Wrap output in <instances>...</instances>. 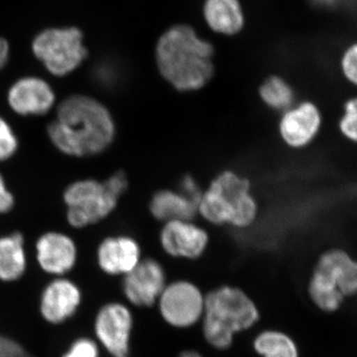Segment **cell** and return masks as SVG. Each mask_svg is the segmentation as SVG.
I'll use <instances>...</instances> for the list:
<instances>
[{
    "instance_id": "cell-1",
    "label": "cell",
    "mask_w": 357,
    "mask_h": 357,
    "mask_svg": "<svg viewBox=\"0 0 357 357\" xmlns=\"http://www.w3.org/2000/svg\"><path fill=\"white\" fill-rule=\"evenodd\" d=\"M49 139L59 151L72 157L95 156L112 146L116 124L100 100L84 95L70 96L57 107L48 126Z\"/></svg>"
},
{
    "instance_id": "cell-2",
    "label": "cell",
    "mask_w": 357,
    "mask_h": 357,
    "mask_svg": "<svg viewBox=\"0 0 357 357\" xmlns=\"http://www.w3.org/2000/svg\"><path fill=\"white\" fill-rule=\"evenodd\" d=\"M215 49L189 25L169 28L157 42L155 60L161 77L178 93L198 91L215 76Z\"/></svg>"
},
{
    "instance_id": "cell-3",
    "label": "cell",
    "mask_w": 357,
    "mask_h": 357,
    "mask_svg": "<svg viewBox=\"0 0 357 357\" xmlns=\"http://www.w3.org/2000/svg\"><path fill=\"white\" fill-rule=\"evenodd\" d=\"M259 204L248 178L234 170L218 173L204 190L198 215L217 227L245 229L255 225Z\"/></svg>"
},
{
    "instance_id": "cell-4",
    "label": "cell",
    "mask_w": 357,
    "mask_h": 357,
    "mask_svg": "<svg viewBox=\"0 0 357 357\" xmlns=\"http://www.w3.org/2000/svg\"><path fill=\"white\" fill-rule=\"evenodd\" d=\"M204 335L218 349H229L236 333L251 328L259 319L253 301L241 289L223 286L204 299Z\"/></svg>"
},
{
    "instance_id": "cell-5",
    "label": "cell",
    "mask_w": 357,
    "mask_h": 357,
    "mask_svg": "<svg viewBox=\"0 0 357 357\" xmlns=\"http://www.w3.org/2000/svg\"><path fill=\"white\" fill-rule=\"evenodd\" d=\"M128 175L117 171L105 181L86 178L65 190L67 220L75 229H84L109 217L128 189Z\"/></svg>"
},
{
    "instance_id": "cell-6",
    "label": "cell",
    "mask_w": 357,
    "mask_h": 357,
    "mask_svg": "<svg viewBox=\"0 0 357 357\" xmlns=\"http://www.w3.org/2000/svg\"><path fill=\"white\" fill-rule=\"evenodd\" d=\"M357 294V260L344 248L321 253L309 282L314 304L326 312L337 311L345 298Z\"/></svg>"
},
{
    "instance_id": "cell-7",
    "label": "cell",
    "mask_w": 357,
    "mask_h": 357,
    "mask_svg": "<svg viewBox=\"0 0 357 357\" xmlns=\"http://www.w3.org/2000/svg\"><path fill=\"white\" fill-rule=\"evenodd\" d=\"M35 57L55 77L76 70L86 56L83 32L76 27L49 28L40 32L32 44Z\"/></svg>"
},
{
    "instance_id": "cell-8",
    "label": "cell",
    "mask_w": 357,
    "mask_h": 357,
    "mask_svg": "<svg viewBox=\"0 0 357 357\" xmlns=\"http://www.w3.org/2000/svg\"><path fill=\"white\" fill-rule=\"evenodd\" d=\"M134 328L130 307L121 301L105 303L93 319V337L109 357H128Z\"/></svg>"
},
{
    "instance_id": "cell-9",
    "label": "cell",
    "mask_w": 357,
    "mask_h": 357,
    "mask_svg": "<svg viewBox=\"0 0 357 357\" xmlns=\"http://www.w3.org/2000/svg\"><path fill=\"white\" fill-rule=\"evenodd\" d=\"M323 123V112L319 105L312 100H302L282 112L279 136L291 149H305L318 138Z\"/></svg>"
},
{
    "instance_id": "cell-10",
    "label": "cell",
    "mask_w": 357,
    "mask_h": 357,
    "mask_svg": "<svg viewBox=\"0 0 357 357\" xmlns=\"http://www.w3.org/2000/svg\"><path fill=\"white\" fill-rule=\"evenodd\" d=\"M159 307L169 325L189 328L203 317L204 298L191 282L177 281L164 289L159 297Z\"/></svg>"
},
{
    "instance_id": "cell-11",
    "label": "cell",
    "mask_w": 357,
    "mask_h": 357,
    "mask_svg": "<svg viewBox=\"0 0 357 357\" xmlns=\"http://www.w3.org/2000/svg\"><path fill=\"white\" fill-rule=\"evenodd\" d=\"M82 301L83 293L76 282L69 276L53 277L40 294V314L50 325H63L77 314Z\"/></svg>"
},
{
    "instance_id": "cell-12",
    "label": "cell",
    "mask_w": 357,
    "mask_h": 357,
    "mask_svg": "<svg viewBox=\"0 0 357 357\" xmlns=\"http://www.w3.org/2000/svg\"><path fill=\"white\" fill-rule=\"evenodd\" d=\"M165 287V270L153 258L141 259L132 271L122 277L121 282L122 296L134 307H151Z\"/></svg>"
},
{
    "instance_id": "cell-13",
    "label": "cell",
    "mask_w": 357,
    "mask_h": 357,
    "mask_svg": "<svg viewBox=\"0 0 357 357\" xmlns=\"http://www.w3.org/2000/svg\"><path fill=\"white\" fill-rule=\"evenodd\" d=\"M79 248L72 237L62 232L42 234L34 245V259L39 269L49 277L68 276L76 268Z\"/></svg>"
},
{
    "instance_id": "cell-14",
    "label": "cell",
    "mask_w": 357,
    "mask_h": 357,
    "mask_svg": "<svg viewBox=\"0 0 357 357\" xmlns=\"http://www.w3.org/2000/svg\"><path fill=\"white\" fill-rule=\"evenodd\" d=\"M159 241L167 255L174 258L198 259L210 243L208 231L192 220L164 222Z\"/></svg>"
},
{
    "instance_id": "cell-15",
    "label": "cell",
    "mask_w": 357,
    "mask_h": 357,
    "mask_svg": "<svg viewBox=\"0 0 357 357\" xmlns=\"http://www.w3.org/2000/svg\"><path fill=\"white\" fill-rule=\"evenodd\" d=\"M140 244L129 236H109L98 244L96 263L105 276L123 277L141 261Z\"/></svg>"
},
{
    "instance_id": "cell-16",
    "label": "cell",
    "mask_w": 357,
    "mask_h": 357,
    "mask_svg": "<svg viewBox=\"0 0 357 357\" xmlns=\"http://www.w3.org/2000/svg\"><path fill=\"white\" fill-rule=\"evenodd\" d=\"M7 100L15 114L43 115L53 109L56 96L50 84L41 77H24L10 86Z\"/></svg>"
},
{
    "instance_id": "cell-17",
    "label": "cell",
    "mask_w": 357,
    "mask_h": 357,
    "mask_svg": "<svg viewBox=\"0 0 357 357\" xmlns=\"http://www.w3.org/2000/svg\"><path fill=\"white\" fill-rule=\"evenodd\" d=\"M149 211L155 220L161 222L178 220H194L198 206L178 190L162 189L152 195Z\"/></svg>"
},
{
    "instance_id": "cell-18",
    "label": "cell",
    "mask_w": 357,
    "mask_h": 357,
    "mask_svg": "<svg viewBox=\"0 0 357 357\" xmlns=\"http://www.w3.org/2000/svg\"><path fill=\"white\" fill-rule=\"evenodd\" d=\"M28 264L24 236L20 232L0 236V282L20 281L27 272Z\"/></svg>"
},
{
    "instance_id": "cell-19",
    "label": "cell",
    "mask_w": 357,
    "mask_h": 357,
    "mask_svg": "<svg viewBox=\"0 0 357 357\" xmlns=\"http://www.w3.org/2000/svg\"><path fill=\"white\" fill-rule=\"evenodd\" d=\"M204 17L213 31L236 35L244 26V14L239 0H206Z\"/></svg>"
},
{
    "instance_id": "cell-20",
    "label": "cell",
    "mask_w": 357,
    "mask_h": 357,
    "mask_svg": "<svg viewBox=\"0 0 357 357\" xmlns=\"http://www.w3.org/2000/svg\"><path fill=\"white\" fill-rule=\"evenodd\" d=\"M258 96L265 107L273 112H285L297 102L295 89L284 77L273 75L260 84Z\"/></svg>"
},
{
    "instance_id": "cell-21",
    "label": "cell",
    "mask_w": 357,
    "mask_h": 357,
    "mask_svg": "<svg viewBox=\"0 0 357 357\" xmlns=\"http://www.w3.org/2000/svg\"><path fill=\"white\" fill-rule=\"evenodd\" d=\"M255 349L262 357H299L295 342L286 333L266 331L255 340Z\"/></svg>"
},
{
    "instance_id": "cell-22",
    "label": "cell",
    "mask_w": 357,
    "mask_h": 357,
    "mask_svg": "<svg viewBox=\"0 0 357 357\" xmlns=\"http://www.w3.org/2000/svg\"><path fill=\"white\" fill-rule=\"evenodd\" d=\"M337 129L347 142L357 145V95L344 100Z\"/></svg>"
},
{
    "instance_id": "cell-23",
    "label": "cell",
    "mask_w": 357,
    "mask_h": 357,
    "mask_svg": "<svg viewBox=\"0 0 357 357\" xmlns=\"http://www.w3.org/2000/svg\"><path fill=\"white\" fill-rule=\"evenodd\" d=\"M103 351L93 337H79L70 342L61 357H102Z\"/></svg>"
},
{
    "instance_id": "cell-24",
    "label": "cell",
    "mask_w": 357,
    "mask_h": 357,
    "mask_svg": "<svg viewBox=\"0 0 357 357\" xmlns=\"http://www.w3.org/2000/svg\"><path fill=\"white\" fill-rule=\"evenodd\" d=\"M340 69L344 81L357 89V42L349 45L342 51Z\"/></svg>"
},
{
    "instance_id": "cell-25",
    "label": "cell",
    "mask_w": 357,
    "mask_h": 357,
    "mask_svg": "<svg viewBox=\"0 0 357 357\" xmlns=\"http://www.w3.org/2000/svg\"><path fill=\"white\" fill-rule=\"evenodd\" d=\"M18 139L8 122L0 116V162L14 156L18 150Z\"/></svg>"
},
{
    "instance_id": "cell-26",
    "label": "cell",
    "mask_w": 357,
    "mask_h": 357,
    "mask_svg": "<svg viewBox=\"0 0 357 357\" xmlns=\"http://www.w3.org/2000/svg\"><path fill=\"white\" fill-rule=\"evenodd\" d=\"M178 190L188 199L194 202L197 206H198L199 199H201L204 191L196 178L190 175V174L183 176L181 180L178 181Z\"/></svg>"
},
{
    "instance_id": "cell-27",
    "label": "cell",
    "mask_w": 357,
    "mask_h": 357,
    "mask_svg": "<svg viewBox=\"0 0 357 357\" xmlns=\"http://www.w3.org/2000/svg\"><path fill=\"white\" fill-rule=\"evenodd\" d=\"M14 203L15 201L13 195L7 189L6 181L0 174V215L13 210Z\"/></svg>"
},
{
    "instance_id": "cell-28",
    "label": "cell",
    "mask_w": 357,
    "mask_h": 357,
    "mask_svg": "<svg viewBox=\"0 0 357 357\" xmlns=\"http://www.w3.org/2000/svg\"><path fill=\"white\" fill-rule=\"evenodd\" d=\"M9 44L7 40L0 38V70L3 69L9 60Z\"/></svg>"
},
{
    "instance_id": "cell-29",
    "label": "cell",
    "mask_w": 357,
    "mask_h": 357,
    "mask_svg": "<svg viewBox=\"0 0 357 357\" xmlns=\"http://www.w3.org/2000/svg\"><path fill=\"white\" fill-rule=\"evenodd\" d=\"M316 6L321 7H332L337 4L340 0H311Z\"/></svg>"
},
{
    "instance_id": "cell-30",
    "label": "cell",
    "mask_w": 357,
    "mask_h": 357,
    "mask_svg": "<svg viewBox=\"0 0 357 357\" xmlns=\"http://www.w3.org/2000/svg\"><path fill=\"white\" fill-rule=\"evenodd\" d=\"M178 357H203L198 352L192 351H185L182 352Z\"/></svg>"
}]
</instances>
